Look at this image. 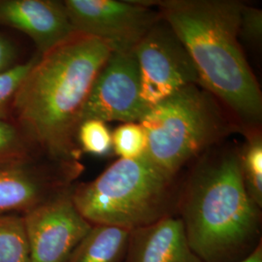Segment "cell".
Masks as SVG:
<instances>
[{
    "mask_svg": "<svg viewBox=\"0 0 262 262\" xmlns=\"http://www.w3.org/2000/svg\"><path fill=\"white\" fill-rule=\"evenodd\" d=\"M23 216L31 262H69L93 227L77 210L68 188Z\"/></svg>",
    "mask_w": 262,
    "mask_h": 262,
    "instance_id": "cell-8",
    "label": "cell"
},
{
    "mask_svg": "<svg viewBox=\"0 0 262 262\" xmlns=\"http://www.w3.org/2000/svg\"><path fill=\"white\" fill-rule=\"evenodd\" d=\"M66 12L77 32L100 39L111 52H134L161 19L145 1L66 0Z\"/></svg>",
    "mask_w": 262,
    "mask_h": 262,
    "instance_id": "cell-6",
    "label": "cell"
},
{
    "mask_svg": "<svg viewBox=\"0 0 262 262\" xmlns=\"http://www.w3.org/2000/svg\"><path fill=\"white\" fill-rule=\"evenodd\" d=\"M129 262H203L187 242L182 219L164 216L130 231Z\"/></svg>",
    "mask_w": 262,
    "mask_h": 262,
    "instance_id": "cell-12",
    "label": "cell"
},
{
    "mask_svg": "<svg viewBox=\"0 0 262 262\" xmlns=\"http://www.w3.org/2000/svg\"><path fill=\"white\" fill-rule=\"evenodd\" d=\"M81 163L38 156L0 168V215L25 214L67 189Z\"/></svg>",
    "mask_w": 262,
    "mask_h": 262,
    "instance_id": "cell-10",
    "label": "cell"
},
{
    "mask_svg": "<svg viewBox=\"0 0 262 262\" xmlns=\"http://www.w3.org/2000/svg\"><path fill=\"white\" fill-rule=\"evenodd\" d=\"M257 208L245 185L238 151L206 159L195 170L183 202L190 249L203 262L223 261L256 232Z\"/></svg>",
    "mask_w": 262,
    "mask_h": 262,
    "instance_id": "cell-3",
    "label": "cell"
},
{
    "mask_svg": "<svg viewBox=\"0 0 262 262\" xmlns=\"http://www.w3.org/2000/svg\"><path fill=\"white\" fill-rule=\"evenodd\" d=\"M134 55L140 75L141 98L148 109L185 86L200 85L186 48L162 19L141 40Z\"/></svg>",
    "mask_w": 262,
    "mask_h": 262,
    "instance_id": "cell-7",
    "label": "cell"
},
{
    "mask_svg": "<svg viewBox=\"0 0 262 262\" xmlns=\"http://www.w3.org/2000/svg\"><path fill=\"white\" fill-rule=\"evenodd\" d=\"M129 238V230L109 225H93L69 262H119L128 248Z\"/></svg>",
    "mask_w": 262,
    "mask_h": 262,
    "instance_id": "cell-13",
    "label": "cell"
},
{
    "mask_svg": "<svg viewBox=\"0 0 262 262\" xmlns=\"http://www.w3.org/2000/svg\"><path fill=\"white\" fill-rule=\"evenodd\" d=\"M38 156L45 155L17 123L0 120V168Z\"/></svg>",
    "mask_w": 262,
    "mask_h": 262,
    "instance_id": "cell-15",
    "label": "cell"
},
{
    "mask_svg": "<svg viewBox=\"0 0 262 262\" xmlns=\"http://www.w3.org/2000/svg\"><path fill=\"white\" fill-rule=\"evenodd\" d=\"M0 27L27 35L38 55L76 32L64 2L58 0H0Z\"/></svg>",
    "mask_w": 262,
    "mask_h": 262,
    "instance_id": "cell-11",
    "label": "cell"
},
{
    "mask_svg": "<svg viewBox=\"0 0 262 262\" xmlns=\"http://www.w3.org/2000/svg\"><path fill=\"white\" fill-rule=\"evenodd\" d=\"M111 53L100 39L76 31L39 55L19 84L11 121L48 158L80 163L77 130L94 80Z\"/></svg>",
    "mask_w": 262,
    "mask_h": 262,
    "instance_id": "cell-1",
    "label": "cell"
},
{
    "mask_svg": "<svg viewBox=\"0 0 262 262\" xmlns=\"http://www.w3.org/2000/svg\"><path fill=\"white\" fill-rule=\"evenodd\" d=\"M20 48L15 38L0 31V74L20 64Z\"/></svg>",
    "mask_w": 262,
    "mask_h": 262,
    "instance_id": "cell-21",
    "label": "cell"
},
{
    "mask_svg": "<svg viewBox=\"0 0 262 262\" xmlns=\"http://www.w3.org/2000/svg\"><path fill=\"white\" fill-rule=\"evenodd\" d=\"M241 262H262L261 247H257L253 253L248 255Z\"/></svg>",
    "mask_w": 262,
    "mask_h": 262,
    "instance_id": "cell-22",
    "label": "cell"
},
{
    "mask_svg": "<svg viewBox=\"0 0 262 262\" xmlns=\"http://www.w3.org/2000/svg\"><path fill=\"white\" fill-rule=\"evenodd\" d=\"M76 141L80 150L96 157H104L113 149L112 132L106 122L97 120L81 122Z\"/></svg>",
    "mask_w": 262,
    "mask_h": 262,
    "instance_id": "cell-17",
    "label": "cell"
},
{
    "mask_svg": "<svg viewBox=\"0 0 262 262\" xmlns=\"http://www.w3.org/2000/svg\"><path fill=\"white\" fill-rule=\"evenodd\" d=\"M139 123L147 136L145 156L171 178L233 127L219 101L199 84L151 107Z\"/></svg>",
    "mask_w": 262,
    "mask_h": 262,
    "instance_id": "cell-5",
    "label": "cell"
},
{
    "mask_svg": "<svg viewBox=\"0 0 262 262\" xmlns=\"http://www.w3.org/2000/svg\"><path fill=\"white\" fill-rule=\"evenodd\" d=\"M0 262H31L21 214L0 215Z\"/></svg>",
    "mask_w": 262,
    "mask_h": 262,
    "instance_id": "cell-14",
    "label": "cell"
},
{
    "mask_svg": "<svg viewBox=\"0 0 262 262\" xmlns=\"http://www.w3.org/2000/svg\"><path fill=\"white\" fill-rule=\"evenodd\" d=\"M113 150L122 159H136L147 150V136L139 122H126L112 132Z\"/></svg>",
    "mask_w": 262,
    "mask_h": 262,
    "instance_id": "cell-18",
    "label": "cell"
},
{
    "mask_svg": "<svg viewBox=\"0 0 262 262\" xmlns=\"http://www.w3.org/2000/svg\"><path fill=\"white\" fill-rule=\"evenodd\" d=\"M239 154L247 190L258 207L262 204V138L260 132L249 131L248 141Z\"/></svg>",
    "mask_w": 262,
    "mask_h": 262,
    "instance_id": "cell-16",
    "label": "cell"
},
{
    "mask_svg": "<svg viewBox=\"0 0 262 262\" xmlns=\"http://www.w3.org/2000/svg\"><path fill=\"white\" fill-rule=\"evenodd\" d=\"M172 180L144 155L117 160L94 181L77 186L71 195L90 224L132 231L166 216Z\"/></svg>",
    "mask_w": 262,
    "mask_h": 262,
    "instance_id": "cell-4",
    "label": "cell"
},
{
    "mask_svg": "<svg viewBox=\"0 0 262 262\" xmlns=\"http://www.w3.org/2000/svg\"><path fill=\"white\" fill-rule=\"evenodd\" d=\"M35 53L29 59L0 74V120L11 121V106L19 84L37 61Z\"/></svg>",
    "mask_w": 262,
    "mask_h": 262,
    "instance_id": "cell-19",
    "label": "cell"
},
{
    "mask_svg": "<svg viewBox=\"0 0 262 262\" xmlns=\"http://www.w3.org/2000/svg\"><path fill=\"white\" fill-rule=\"evenodd\" d=\"M261 10L244 4L240 17L239 37L245 38L249 42L258 43L261 40Z\"/></svg>",
    "mask_w": 262,
    "mask_h": 262,
    "instance_id": "cell-20",
    "label": "cell"
},
{
    "mask_svg": "<svg viewBox=\"0 0 262 262\" xmlns=\"http://www.w3.org/2000/svg\"><path fill=\"white\" fill-rule=\"evenodd\" d=\"M185 46L200 85L249 131L261 122L262 94L239 42L243 2L236 0L145 1Z\"/></svg>",
    "mask_w": 262,
    "mask_h": 262,
    "instance_id": "cell-2",
    "label": "cell"
},
{
    "mask_svg": "<svg viewBox=\"0 0 262 262\" xmlns=\"http://www.w3.org/2000/svg\"><path fill=\"white\" fill-rule=\"evenodd\" d=\"M148 110L141 98L140 75L134 52H112L94 80L82 122H139Z\"/></svg>",
    "mask_w": 262,
    "mask_h": 262,
    "instance_id": "cell-9",
    "label": "cell"
}]
</instances>
